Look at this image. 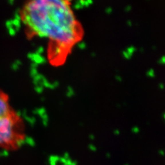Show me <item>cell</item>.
<instances>
[{
	"mask_svg": "<svg viewBox=\"0 0 165 165\" xmlns=\"http://www.w3.org/2000/svg\"><path fill=\"white\" fill-rule=\"evenodd\" d=\"M19 117L12 109L9 97L0 89V145L13 142L17 135Z\"/></svg>",
	"mask_w": 165,
	"mask_h": 165,
	"instance_id": "2",
	"label": "cell"
},
{
	"mask_svg": "<svg viewBox=\"0 0 165 165\" xmlns=\"http://www.w3.org/2000/svg\"><path fill=\"white\" fill-rule=\"evenodd\" d=\"M20 18L28 37L48 41V58L54 66L63 65L83 38V28L69 0H27Z\"/></svg>",
	"mask_w": 165,
	"mask_h": 165,
	"instance_id": "1",
	"label": "cell"
}]
</instances>
